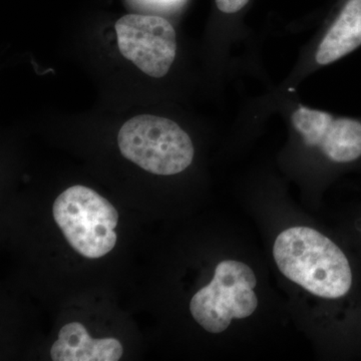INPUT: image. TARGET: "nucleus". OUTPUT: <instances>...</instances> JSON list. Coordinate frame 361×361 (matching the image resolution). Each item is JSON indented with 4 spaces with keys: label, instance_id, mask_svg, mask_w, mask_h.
I'll use <instances>...</instances> for the list:
<instances>
[{
    "label": "nucleus",
    "instance_id": "obj_1",
    "mask_svg": "<svg viewBox=\"0 0 361 361\" xmlns=\"http://www.w3.org/2000/svg\"><path fill=\"white\" fill-rule=\"evenodd\" d=\"M273 255L282 274L313 295L336 299L350 290L353 273L348 258L312 228L293 227L280 233Z\"/></svg>",
    "mask_w": 361,
    "mask_h": 361
},
{
    "label": "nucleus",
    "instance_id": "obj_2",
    "mask_svg": "<svg viewBox=\"0 0 361 361\" xmlns=\"http://www.w3.org/2000/svg\"><path fill=\"white\" fill-rule=\"evenodd\" d=\"M118 144L126 159L155 175L179 174L194 159L189 135L177 123L161 116L130 118L121 128Z\"/></svg>",
    "mask_w": 361,
    "mask_h": 361
},
{
    "label": "nucleus",
    "instance_id": "obj_3",
    "mask_svg": "<svg viewBox=\"0 0 361 361\" xmlns=\"http://www.w3.org/2000/svg\"><path fill=\"white\" fill-rule=\"evenodd\" d=\"M52 213L68 244L84 257H104L115 247L118 211L94 190L68 188L54 201Z\"/></svg>",
    "mask_w": 361,
    "mask_h": 361
},
{
    "label": "nucleus",
    "instance_id": "obj_4",
    "mask_svg": "<svg viewBox=\"0 0 361 361\" xmlns=\"http://www.w3.org/2000/svg\"><path fill=\"white\" fill-rule=\"evenodd\" d=\"M255 274L248 265L225 260L217 265L210 284L190 302L194 319L211 334H221L233 319L248 317L258 306Z\"/></svg>",
    "mask_w": 361,
    "mask_h": 361
},
{
    "label": "nucleus",
    "instance_id": "obj_5",
    "mask_svg": "<svg viewBox=\"0 0 361 361\" xmlns=\"http://www.w3.org/2000/svg\"><path fill=\"white\" fill-rule=\"evenodd\" d=\"M118 49L152 78L165 77L177 54L173 25L161 16L128 14L116 23Z\"/></svg>",
    "mask_w": 361,
    "mask_h": 361
},
{
    "label": "nucleus",
    "instance_id": "obj_6",
    "mask_svg": "<svg viewBox=\"0 0 361 361\" xmlns=\"http://www.w3.org/2000/svg\"><path fill=\"white\" fill-rule=\"evenodd\" d=\"M292 123L307 146L317 147L330 161L353 163L361 157V120L300 106Z\"/></svg>",
    "mask_w": 361,
    "mask_h": 361
},
{
    "label": "nucleus",
    "instance_id": "obj_7",
    "mask_svg": "<svg viewBox=\"0 0 361 361\" xmlns=\"http://www.w3.org/2000/svg\"><path fill=\"white\" fill-rule=\"evenodd\" d=\"M51 355L54 361H118L123 346L116 338H92L84 325L71 322L59 331Z\"/></svg>",
    "mask_w": 361,
    "mask_h": 361
},
{
    "label": "nucleus",
    "instance_id": "obj_8",
    "mask_svg": "<svg viewBox=\"0 0 361 361\" xmlns=\"http://www.w3.org/2000/svg\"><path fill=\"white\" fill-rule=\"evenodd\" d=\"M361 47V0H346L316 52L318 65L336 63Z\"/></svg>",
    "mask_w": 361,
    "mask_h": 361
},
{
    "label": "nucleus",
    "instance_id": "obj_9",
    "mask_svg": "<svg viewBox=\"0 0 361 361\" xmlns=\"http://www.w3.org/2000/svg\"><path fill=\"white\" fill-rule=\"evenodd\" d=\"M216 6L222 13L232 14L238 13L246 6L249 0H215Z\"/></svg>",
    "mask_w": 361,
    "mask_h": 361
}]
</instances>
